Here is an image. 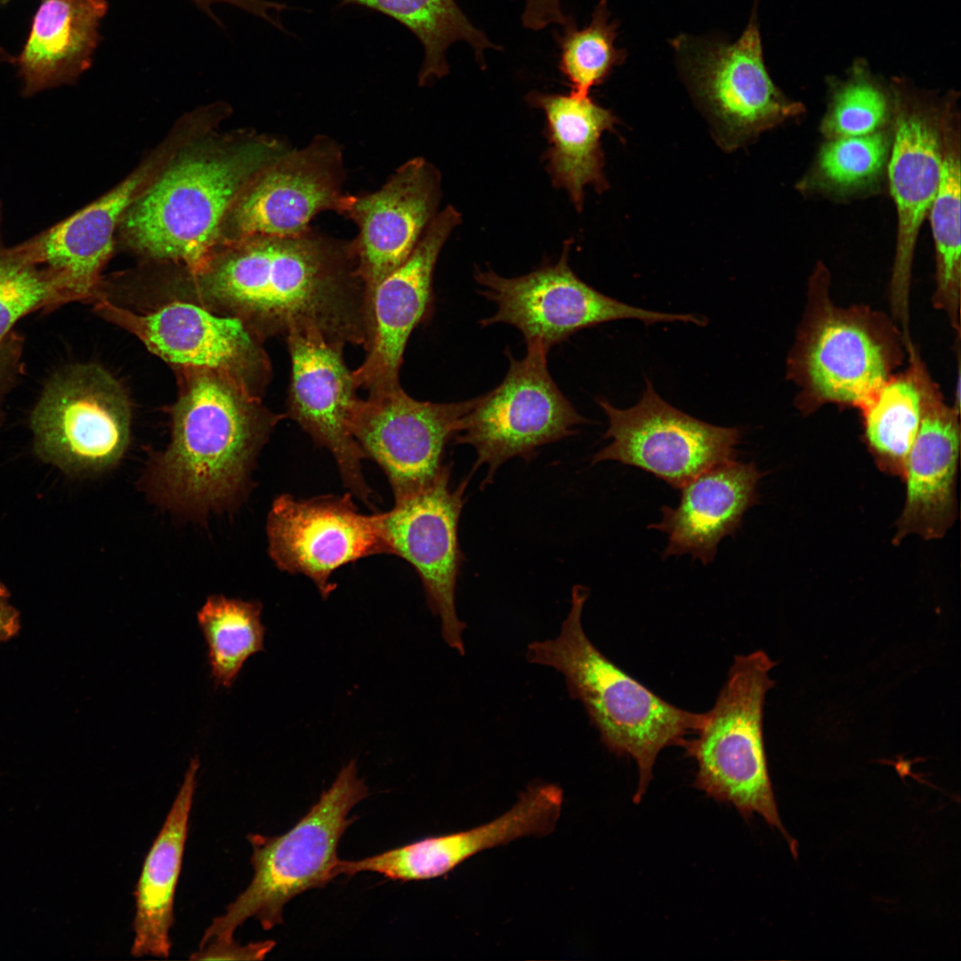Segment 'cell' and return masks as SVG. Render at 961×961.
Returning a JSON list of instances; mask_svg holds the SVG:
<instances>
[{
    "label": "cell",
    "mask_w": 961,
    "mask_h": 961,
    "mask_svg": "<svg viewBox=\"0 0 961 961\" xmlns=\"http://www.w3.org/2000/svg\"><path fill=\"white\" fill-rule=\"evenodd\" d=\"M198 756L189 764L166 819L149 851L135 891L134 938L131 954L166 958L172 947L174 899L182 867L196 788Z\"/></svg>",
    "instance_id": "obj_28"
},
{
    "label": "cell",
    "mask_w": 961,
    "mask_h": 961,
    "mask_svg": "<svg viewBox=\"0 0 961 961\" xmlns=\"http://www.w3.org/2000/svg\"><path fill=\"white\" fill-rule=\"evenodd\" d=\"M674 44L685 77L725 149L739 147L791 113L793 107L766 69L755 12L733 43L682 36Z\"/></svg>",
    "instance_id": "obj_12"
},
{
    "label": "cell",
    "mask_w": 961,
    "mask_h": 961,
    "mask_svg": "<svg viewBox=\"0 0 961 961\" xmlns=\"http://www.w3.org/2000/svg\"><path fill=\"white\" fill-rule=\"evenodd\" d=\"M775 665L762 650L736 655L715 705L682 747L697 763L694 787L732 804L745 820L760 815L797 859L798 844L779 815L763 744V704L775 684Z\"/></svg>",
    "instance_id": "obj_6"
},
{
    "label": "cell",
    "mask_w": 961,
    "mask_h": 961,
    "mask_svg": "<svg viewBox=\"0 0 961 961\" xmlns=\"http://www.w3.org/2000/svg\"><path fill=\"white\" fill-rule=\"evenodd\" d=\"M69 300L60 279L33 260L20 245L5 248L0 243V341L28 313Z\"/></svg>",
    "instance_id": "obj_34"
},
{
    "label": "cell",
    "mask_w": 961,
    "mask_h": 961,
    "mask_svg": "<svg viewBox=\"0 0 961 961\" xmlns=\"http://www.w3.org/2000/svg\"><path fill=\"white\" fill-rule=\"evenodd\" d=\"M588 596L585 586L574 585L559 634L529 643L526 658L529 663L561 673L569 696L584 705L603 745L617 756L636 762L639 780L633 801L639 804L653 778L659 753L671 746L682 747L702 724L705 713L668 703L603 655L582 626Z\"/></svg>",
    "instance_id": "obj_4"
},
{
    "label": "cell",
    "mask_w": 961,
    "mask_h": 961,
    "mask_svg": "<svg viewBox=\"0 0 961 961\" xmlns=\"http://www.w3.org/2000/svg\"><path fill=\"white\" fill-rule=\"evenodd\" d=\"M478 400L419 401L402 388L369 394L355 401L349 427L366 458L384 472L396 498L439 475L446 445Z\"/></svg>",
    "instance_id": "obj_15"
},
{
    "label": "cell",
    "mask_w": 961,
    "mask_h": 961,
    "mask_svg": "<svg viewBox=\"0 0 961 961\" xmlns=\"http://www.w3.org/2000/svg\"><path fill=\"white\" fill-rule=\"evenodd\" d=\"M563 803L562 789L552 783L529 786L499 817L472 828L429 836L359 860H339L336 874L378 873L402 882L443 876L488 849L526 836H543L555 828Z\"/></svg>",
    "instance_id": "obj_22"
},
{
    "label": "cell",
    "mask_w": 961,
    "mask_h": 961,
    "mask_svg": "<svg viewBox=\"0 0 961 961\" xmlns=\"http://www.w3.org/2000/svg\"><path fill=\"white\" fill-rule=\"evenodd\" d=\"M285 335L292 365L287 415L331 453L349 492L374 509V492L362 472L366 456L349 427L358 398L344 345L312 327H292Z\"/></svg>",
    "instance_id": "obj_18"
},
{
    "label": "cell",
    "mask_w": 961,
    "mask_h": 961,
    "mask_svg": "<svg viewBox=\"0 0 961 961\" xmlns=\"http://www.w3.org/2000/svg\"><path fill=\"white\" fill-rule=\"evenodd\" d=\"M461 222V214L452 206L438 212L407 260L376 286L367 357L351 371L356 388L367 389L369 394L401 388L399 374L406 344L427 314L436 262Z\"/></svg>",
    "instance_id": "obj_21"
},
{
    "label": "cell",
    "mask_w": 961,
    "mask_h": 961,
    "mask_svg": "<svg viewBox=\"0 0 961 961\" xmlns=\"http://www.w3.org/2000/svg\"><path fill=\"white\" fill-rule=\"evenodd\" d=\"M569 249L567 241L555 264H543L516 278L476 268L474 279L483 287L479 293L497 308L493 316L480 321L481 327L510 324L521 331L526 343L540 341L549 351L580 329L623 319H636L646 325L674 321L706 325L701 316L645 310L600 293L570 269Z\"/></svg>",
    "instance_id": "obj_10"
},
{
    "label": "cell",
    "mask_w": 961,
    "mask_h": 961,
    "mask_svg": "<svg viewBox=\"0 0 961 961\" xmlns=\"http://www.w3.org/2000/svg\"><path fill=\"white\" fill-rule=\"evenodd\" d=\"M886 153V140L881 133L834 138L822 148L820 167L832 183L854 186L879 173Z\"/></svg>",
    "instance_id": "obj_35"
},
{
    "label": "cell",
    "mask_w": 961,
    "mask_h": 961,
    "mask_svg": "<svg viewBox=\"0 0 961 961\" xmlns=\"http://www.w3.org/2000/svg\"><path fill=\"white\" fill-rule=\"evenodd\" d=\"M9 1H10V0H0V4H6V3H7V2H9Z\"/></svg>",
    "instance_id": "obj_42"
},
{
    "label": "cell",
    "mask_w": 961,
    "mask_h": 961,
    "mask_svg": "<svg viewBox=\"0 0 961 961\" xmlns=\"http://www.w3.org/2000/svg\"><path fill=\"white\" fill-rule=\"evenodd\" d=\"M564 26L562 36L558 37L559 69L569 80L572 93L587 96L592 87L604 82L626 60V51L614 44L618 23L610 21L607 2L602 0L587 27L578 29L568 20Z\"/></svg>",
    "instance_id": "obj_33"
},
{
    "label": "cell",
    "mask_w": 961,
    "mask_h": 961,
    "mask_svg": "<svg viewBox=\"0 0 961 961\" xmlns=\"http://www.w3.org/2000/svg\"><path fill=\"white\" fill-rule=\"evenodd\" d=\"M859 408L876 465L903 478L921 416L920 392L911 369L891 376Z\"/></svg>",
    "instance_id": "obj_30"
},
{
    "label": "cell",
    "mask_w": 961,
    "mask_h": 961,
    "mask_svg": "<svg viewBox=\"0 0 961 961\" xmlns=\"http://www.w3.org/2000/svg\"><path fill=\"white\" fill-rule=\"evenodd\" d=\"M208 15L214 18V13L211 10L214 4L225 3L238 8H241L253 14L270 20L269 11L275 10L277 4L265 0H191Z\"/></svg>",
    "instance_id": "obj_40"
},
{
    "label": "cell",
    "mask_w": 961,
    "mask_h": 961,
    "mask_svg": "<svg viewBox=\"0 0 961 961\" xmlns=\"http://www.w3.org/2000/svg\"><path fill=\"white\" fill-rule=\"evenodd\" d=\"M368 795L358 777L355 760L342 768L331 787L287 833L266 836L248 834L254 876L225 912L213 919L200 944L232 940L234 932L255 917L264 930L282 924L285 905L295 896L324 887L335 877L337 847L355 820L351 810Z\"/></svg>",
    "instance_id": "obj_7"
},
{
    "label": "cell",
    "mask_w": 961,
    "mask_h": 961,
    "mask_svg": "<svg viewBox=\"0 0 961 961\" xmlns=\"http://www.w3.org/2000/svg\"><path fill=\"white\" fill-rule=\"evenodd\" d=\"M21 351V341L12 334L0 341V393L16 370Z\"/></svg>",
    "instance_id": "obj_39"
},
{
    "label": "cell",
    "mask_w": 961,
    "mask_h": 961,
    "mask_svg": "<svg viewBox=\"0 0 961 961\" xmlns=\"http://www.w3.org/2000/svg\"><path fill=\"white\" fill-rule=\"evenodd\" d=\"M886 114L883 92L874 84L859 78L837 92L824 129L832 139L866 135L876 132Z\"/></svg>",
    "instance_id": "obj_36"
},
{
    "label": "cell",
    "mask_w": 961,
    "mask_h": 961,
    "mask_svg": "<svg viewBox=\"0 0 961 961\" xmlns=\"http://www.w3.org/2000/svg\"><path fill=\"white\" fill-rule=\"evenodd\" d=\"M96 306L103 317L133 334L167 362L225 373L256 396L269 377L262 338L236 316L217 315L188 302H173L147 314L103 298Z\"/></svg>",
    "instance_id": "obj_17"
},
{
    "label": "cell",
    "mask_w": 961,
    "mask_h": 961,
    "mask_svg": "<svg viewBox=\"0 0 961 961\" xmlns=\"http://www.w3.org/2000/svg\"><path fill=\"white\" fill-rule=\"evenodd\" d=\"M451 464H445L430 483L396 497L393 507L380 513L390 554L408 561L424 586L426 602L441 623L445 642L460 655L465 648L462 622L456 608V587L464 554L458 522L468 480L450 487Z\"/></svg>",
    "instance_id": "obj_13"
},
{
    "label": "cell",
    "mask_w": 961,
    "mask_h": 961,
    "mask_svg": "<svg viewBox=\"0 0 961 961\" xmlns=\"http://www.w3.org/2000/svg\"><path fill=\"white\" fill-rule=\"evenodd\" d=\"M526 101L542 109L546 118L549 148L544 158L552 182L566 190L580 212L586 186L597 192L608 188L600 138L613 128L618 118L589 95L531 92Z\"/></svg>",
    "instance_id": "obj_27"
},
{
    "label": "cell",
    "mask_w": 961,
    "mask_h": 961,
    "mask_svg": "<svg viewBox=\"0 0 961 961\" xmlns=\"http://www.w3.org/2000/svg\"><path fill=\"white\" fill-rule=\"evenodd\" d=\"M521 21L526 28L540 30L551 24L564 25L567 18L561 0H525Z\"/></svg>",
    "instance_id": "obj_38"
},
{
    "label": "cell",
    "mask_w": 961,
    "mask_h": 961,
    "mask_svg": "<svg viewBox=\"0 0 961 961\" xmlns=\"http://www.w3.org/2000/svg\"><path fill=\"white\" fill-rule=\"evenodd\" d=\"M762 476L754 463L731 460L682 486L678 505H663L661 521L648 526L667 535L662 557L690 554L704 565L713 562L722 539L734 535L745 513L757 504Z\"/></svg>",
    "instance_id": "obj_25"
},
{
    "label": "cell",
    "mask_w": 961,
    "mask_h": 961,
    "mask_svg": "<svg viewBox=\"0 0 961 961\" xmlns=\"http://www.w3.org/2000/svg\"><path fill=\"white\" fill-rule=\"evenodd\" d=\"M108 8L106 0L41 3L22 51L13 59L24 96L71 84L91 66Z\"/></svg>",
    "instance_id": "obj_26"
},
{
    "label": "cell",
    "mask_w": 961,
    "mask_h": 961,
    "mask_svg": "<svg viewBox=\"0 0 961 961\" xmlns=\"http://www.w3.org/2000/svg\"><path fill=\"white\" fill-rule=\"evenodd\" d=\"M642 398L621 409L606 399L598 405L609 418L603 438L612 441L595 453L592 464L612 460L652 473L681 489L703 472L735 460L740 430L697 419L674 408L645 379Z\"/></svg>",
    "instance_id": "obj_11"
},
{
    "label": "cell",
    "mask_w": 961,
    "mask_h": 961,
    "mask_svg": "<svg viewBox=\"0 0 961 961\" xmlns=\"http://www.w3.org/2000/svg\"><path fill=\"white\" fill-rule=\"evenodd\" d=\"M291 149L274 136L247 135L206 146L172 163L131 204L122 221L141 254L200 271L216 253L228 214L250 180Z\"/></svg>",
    "instance_id": "obj_3"
},
{
    "label": "cell",
    "mask_w": 961,
    "mask_h": 961,
    "mask_svg": "<svg viewBox=\"0 0 961 961\" xmlns=\"http://www.w3.org/2000/svg\"><path fill=\"white\" fill-rule=\"evenodd\" d=\"M808 303L787 361L798 385V408L810 413L826 403L859 408L891 376L907 353L902 333L868 307L836 305L820 264L811 279Z\"/></svg>",
    "instance_id": "obj_5"
},
{
    "label": "cell",
    "mask_w": 961,
    "mask_h": 961,
    "mask_svg": "<svg viewBox=\"0 0 961 961\" xmlns=\"http://www.w3.org/2000/svg\"><path fill=\"white\" fill-rule=\"evenodd\" d=\"M351 496L298 499L281 494L268 514L271 559L282 571L308 577L323 599L336 588L330 581L336 569L368 556L390 554L380 513H361Z\"/></svg>",
    "instance_id": "obj_14"
},
{
    "label": "cell",
    "mask_w": 961,
    "mask_h": 961,
    "mask_svg": "<svg viewBox=\"0 0 961 961\" xmlns=\"http://www.w3.org/2000/svg\"><path fill=\"white\" fill-rule=\"evenodd\" d=\"M258 601L212 595L198 612L216 686L230 688L245 662L264 650L265 627Z\"/></svg>",
    "instance_id": "obj_31"
},
{
    "label": "cell",
    "mask_w": 961,
    "mask_h": 961,
    "mask_svg": "<svg viewBox=\"0 0 961 961\" xmlns=\"http://www.w3.org/2000/svg\"><path fill=\"white\" fill-rule=\"evenodd\" d=\"M920 392L919 427L909 453L903 480L906 499L892 542L909 534L943 537L957 515L956 479L959 456V411L945 403L915 346L908 351Z\"/></svg>",
    "instance_id": "obj_20"
},
{
    "label": "cell",
    "mask_w": 961,
    "mask_h": 961,
    "mask_svg": "<svg viewBox=\"0 0 961 961\" xmlns=\"http://www.w3.org/2000/svg\"><path fill=\"white\" fill-rule=\"evenodd\" d=\"M960 158L953 145L944 143L942 172L929 210L936 260L933 306L944 311L960 333L961 234Z\"/></svg>",
    "instance_id": "obj_32"
},
{
    "label": "cell",
    "mask_w": 961,
    "mask_h": 961,
    "mask_svg": "<svg viewBox=\"0 0 961 961\" xmlns=\"http://www.w3.org/2000/svg\"><path fill=\"white\" fill-rule=\"evenodd\" d=\"M440 198V173L421 157L402 164L379 190L343 196L336 213L359 229L351 241L370 306L376 286L407 260L438 214Z\"/></svg>",
    "instance_id": "obj_19"
},
{
    "label": "cell",
    "mask_w": 961,
    "mask_h": 961,
    "mask_svg": "<svg viewBox=\"0 0 961 961\" xmlns=\"http://www.w3.org/2000/svg\"><path fill=\"white\" fill-rule=\"evenodd\" d=\"M19 629V612L10 604L9 592L0 582V642L13 637Z\"/></svg>",
    "instance_id": "obj_41"
},
{
    "label": "cell",
    "mask_w": 961,
    "mask_h": 961,
    "mask_svg": "<svg viewBox=\"0 0 961 961\" xmlns=\"http://www.w3.org/2000/svg\"><path fill=\"white\" fill-rule=\"evenodd\" d=\"M358 4L388 15L407 27L424 46V58L418 84L426 85L448 74L447 50L464 41L479 64L485 67L484 52L500 49L476 28L455 0H342L341 5Z\"/></svg>",
    "instance_id": "obj_29"
},
{
    "label": "cell",
    "mask_w": 961,
    "mask_h": 961,
    "mask_svg": "<svg viewBox=\"0 0 961 961\" xmlns=\"http://www.w3.org/2000/svg\"><path fill=\"white\" fill-rule=\"evenodd\" d=\"M895 128L889 180L897 208L898 231L889 298L892 314L904 338L909 339L915 246L940 185L944 141L935 123L918 110L900 112Z\"/></svg>",
    "instance_id": "obj_23"
},
{
    "label": "cell",
    "mask_w": 961,
    "mask_h": 961,
    "mask_svg": "<svg viewBox=\"0 0 961 961\" xmlns=\"http://www.w3.org/2000/svg\"><path fill=\"white\" fill-rule=\"evenodd\" d=\"M187 369L172 411L170 444L152 456L143 482L159 505L200 516L245 497L261 448L287 415L270 412L230 375Z\"/></svg>",
    "instance_id": "obj_2"
},
{
    "label": "cell",
    "mask_w": 961,
    "mask_h": 961,
    "mask_svg": "<svg viewBox=\"0 0 961 961\" xmlns=\"http://www.w3.org/2000/svg\"><path fill=\"white\" fill-rule=\"evenodd\" d=\"M275 941L238 944L232 940H213L199 945V949L190 955L192 960H262L275 947Z\"/></svg>",
    "instance_id": "obj_37"
},
{
    "label": "cell",
    "mask_w": 961,
    "mask_h": 961,
    "mask_svg": "<svg viewBox=\"0 0 961 961\" xmlns=\"http://www.w3.org/2000/svg\"><path fill=\"white\" fill-rule=\"evenodd\" d=\"M153 163L133 172L99 199L20 244L56 275L71 300L94 295L113 250L114 231L153 174Z\"/></svg>",
    "instance_id": "obj_24"
},
{
    "label": "cell",
    "mask_w": 961,
    "mask_h": 961,
    "mask_svg": "<svg viewBox=\"0 0 961 961\" xmlns=\"http://www.w3.org/2000/svg\"><path fill=\"white\" fill-rule=\"evenodd\" d=\"M526 343L521 359L506 349L510 367L504 380L479 397L453 439L454 444H468L476 451L470 476L480 465H488L481 489L492 483L497 470L508 459L518 456L529 463L539 447L573 435L577 432L575 426L590 423L552 378L549 351L537 340Z\"/></svg>",
    "instance_id": "obj_8"
},
{
    "label": "cell",
    "mask_w": 961,
    "mask_h": 961,
    "mask_svg": "<svg viewBox=\"0 0 961 961\" xmlns=\"http://www.w3.org/2000/svg\"><path fill=\"white\" fill-rule=\"evenodd\" d=\"M131 409L120 384L97 364L60 371L30 418L38 456L70 473L98 472L124 455Z\"/></svg>",
    "instance_id": "obj_9"
},
{
    "label": "cell",
    "mask_w": 961,
    "mask_h": 961,
    "mask_svg": "<svg viewBox=\"0 0 961 961\" xmlns=\"http://www.w3.org/2000/svg\"><path fill=\"white\" fill-rule=\"evenodd\" d=\"M206 303L244 320L262 338L312 327L332 343L363 345L372 331L352 241L311 227L293 236L230 241L192 274Z\"/></svg>",
    "instance_id": "obj_1"
},
{
    "label": "cell",
    "mask_w": 961,
    "mask_h": 961,
    "mask_svg": "<svg viewBox=\"0 0 961 961\" xmlns=\"http://www.w3.org/2000/svg\"><path fill=\"white\" fill-rule=\"evenodd\" d=\"M344 180L343 149L332 138L317 135L303 148L289 149L238 197L226 219L230 241L308 230L318 214L336 212Z\"/></svg>",
    "instance_id": "obj_16"
}]
</instances>
